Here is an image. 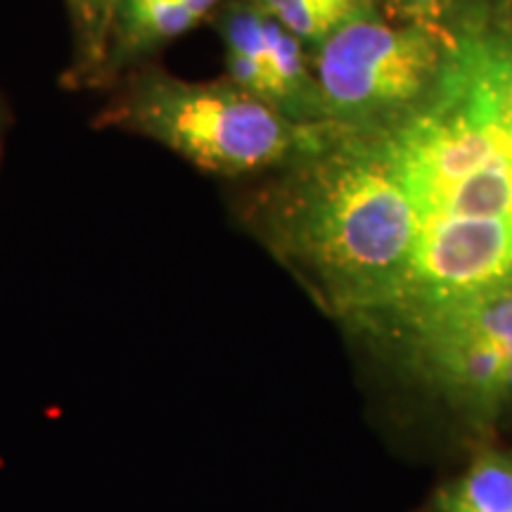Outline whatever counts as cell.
Masks as SVG:
<instances>
[{
	"label": "cell",
	"mask_w": 512,
	"mask_h": 512,
	"mask_svg": "<svg viewBox=\"0 0 512 512\" xmlns=\"http://www.w3.org/2000/svg\"><path fill=\"white\" fill-rule=\"evenodd\" d=\"M448 31L384 15L380 3L358 10L311 50L325 124L373 128L420 105L439 81Z\"/></svg>",
	"instance_id": "277c9868"
},
{
	"label": "cell",
	"mask_w": 512,
	"mask_h": 512,
	"mask_svg": "<svg viewBox=\"0 0 512 512\" xmlns=\"http://www.w3.org/2000/svg\"><path fill=\"white\" fill-rule=\"evenodd\" d=\"M448 57L427 98L373 133L420 221L411 273L370 337L512 287V110L484 0H453Z\"/></svg>",
	"instance_id": "6da1fadb"
},
{
	"label": "cell",
	"mask_w": 512,
	"mask_h": 512,
	"mask_svg": "<svg viewBox=\"0 0 512 512\" xmlns=\"http://www.w3.org/2000/svg\"><path fill=\"white\" fill-rule=\"evenodd\" d=\"M245 219L325 311L361 332L392 309L420 242L411 197L366 128L313 126Z\"/></svg>",
	"instance_id": "7a4b0ae2"
},
{
	"label": "cell",
	"mask_w": 512,
	"mask_h": 512,
	"mask_svg": "<svg viewBox=\"0 0 512 512\" xmlns=\"http://www.w3.org/2000/svg\"><path fill=\"white\" fill-rule=\"evenodd\" d=\"M387 5L392 17L406 19V22L430 24L441 27L451 10L453 0H380V5Z\"/></svg>",
	"instance_id": "9c48e42d"
},
{
	"label": "cell",
	"mask_w": 512,
	"mask_h": 512,
	"mask_svg": "<svg viewBox=\"0 0 512 512\" xmlns=\"http://www.w3.org/2000/svg\"><path fill=\"white\" fill-rule=\"evenodd\" d=\"M74 29L72 86H102L117 0H64Z\"/></svg>",
	"instance_id": "ba28073f"
},
{
	"label": "cell",
	"mask_w": 512,
	"mask_h": 512,
	"mask_svg": "<svg viewBox=\"0 0 512 512\" xmlns=\"http://www.w3.org/2000/svg\"><path fill=\"white\" fill-rule=\"evenodd\" d=\"M100 128L143 136L207 174H271L302 152L313 126H299L233 81H185L133 69L100 110Z\"/></svg>",
	"instance_id": "3957f363"
},
{
	"label": "cell",
	"mask_w": 512,
	"mask_h": 512,
	"mask_svg": "<svg viewBox=\"0 0 512 512\" xmlns=\"http://www.w3.org/2000/svg\"><path fill=\"white\" fill-rule=\"evenodd\" d=\"M437 512H512V451H486L437 494Z\"/></svg>",
	"instance_id": "52a82bcc"
},
{
	"label": "cell",
	"mask_w": 512,
	"mask_h": 512,
	"mask_svg": "<svg viewBox=\"0 0 512 512\" xmlns=\"http://www.w3.org/2000/svg\"><path fill=\"white\" fill-rule=\"evenodd\" d=\"M377 337L472 425L512 413V287L418 313Z\"/></svg>",
	"instance_id": "5b68a950"
},
{
	"label": "cell",
	"mask_w": 512,
	"mask_h": 512,
	"mask_svg": "<svg viewBox=\"0 0 512 512\" xmlns=\"http://www.w3.org/2000/svg\"><path fill=\"white\" fill-rule=\"evenodd\" d=\"M226 79L299 126L325 124L309 48L256 0H223L214 12Z\"/></svg>",
	"instance_id": "8992f818"
}]
</instances>
